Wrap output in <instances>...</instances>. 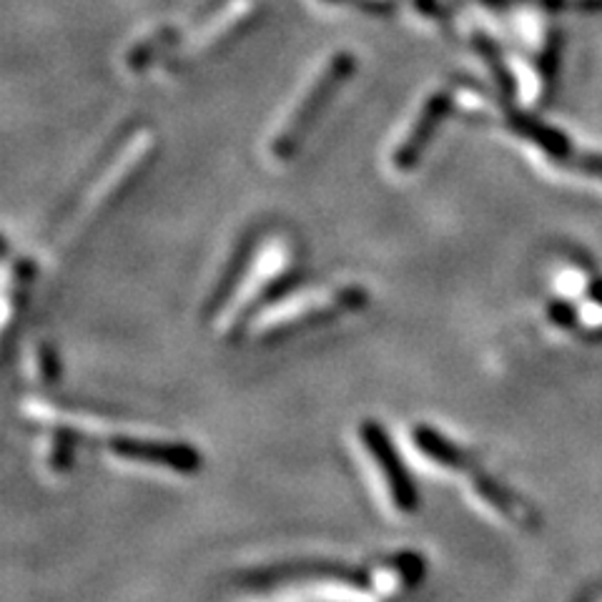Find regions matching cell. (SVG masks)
<instances>
[{"instance_id":"6da1fadb","label":"cell","mask_w":602,"mask_h":602,"mask_svg":"<svg viewBox=\"0 0 602 602\" xmlns=\"http://www.w3.org/2000/svg\"><path fill=\"white\" fill-rule=\"evenodd\" d=\"M367 304V291L359 287L334 289L326 294H309L297 299V304H284L279 309H269L267 314H259L257 334L277 336L284 332H297L307 324H319V319H334L344 312H354Z\"/></svg>"},{"instance_id":"7a4b0ae2","label":"cell","mask_w":602,"mask_h":602,"mask_svg":"<svg viewBox=\"0 0 602 602\" xmlns=\"http://www.w3.org/2000/svg\"><path fill=\"white\" fill-rule=\"evenodd\" d=\"M359 440L364 444V450H367L372 464L377 467L381 482H385V492L391 502V507L401 515L417 513L419 507L417 487L412 477H409L407 467L401 464L385 427H379L377 422L367 419V422L359 427Z\"/></svg>"},{"instance_id":"3957f363","label":"cell","mask_w":602,"mask_h":602,"mask_svg":"<svg viewBox=\"0 0 602 602\" xmlns=\"http://www.w3.org/2000/svg\"><path fill=\"white\" fill-rule=\"evenodd\" d=\"M108 447L118 458L159 464L173 472H196L201 467V458L194 447L173 444V442H153V440H131V437H111Z\"/></svg>"},{"instance_id":"277c9868","label":"cell","mask_w":602,"mask_h":602,"mask_svg":"<svg viewBox=\"0 0 602 602\" xmlns=\"http://www.w3.org/2000/svg\"><path fill=\"white\" fill-rule=\"evenodd\" d=\"M344 66H346L344 58H342V63H334V68H332L330 76H326L322 80V84L312 88V94H309V98L304 100V104H301L299 111L294 116H291L287 131L281 133L279 139H277V151L279 153H289L291 146L297 143L299 136L307 131V126L312 123V116L316 114V108L324 104V98L332 94V88L336 86V80H340V71H344Z\"/></svg>"}]
</instances>
